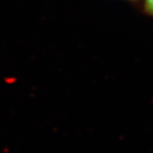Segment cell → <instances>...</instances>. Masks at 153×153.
<instances>
[{"mask_svg": "<svg viewBox=\"0 0 153 153\" xmlns=\"http://www.w3.org/2000/svg\"><path fill=\"white\" fill-rule=\"evenodd\" d=\"M145 10L153 17V0H145Z\"/></svg>", "mask_w": 153, "mask_h": 153, "instance_id": "1", "label": "cell"}]
</instances>
